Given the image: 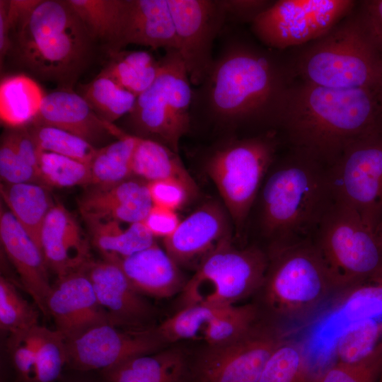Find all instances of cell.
Masks as SVG:
<instances>
[{"mask_svg": "<svg viewBox=\"0 0 382 382\" xmlns=\"http://www.w3.org/2000/svg\"><path fill=\"white\" fill-rule=\"evenodd\" d=\"M210 72L192 87L190 131L198 125L229 134L244 127L277 129L294 81L280 51L226 25Z\"/></svg>", "mask_w": 382, "mask_h": 382, "instance_id": "obj_1", "label": "cell"}, {"mask_svg": "<svg viewBox=\"0 0 382 382\" xmlns=\"http://www.w3.org/2000/svg\"><path fill=\"white\" fill-rule=\"evenodd\" d=\"M382 125V105L372 89H338L294 82L278 127L291 150L330 166L353 141Z\"/></svg>", "mask_w": 382, "mask_h": 382, "instance_id": "obj_2", "label": "cell"}, {"mask_svg": "<svg viewBox=\"0 0 382 382\" xmlns=\"http://www.w3.org/2000/svg\"><path fill=\"white\" fill-rule=\"evenodd\" d=\"M10 39L16 64L59 88H72L92 62L96 42L66 0H40Z\"/></svg>", "mask_w": 382, "mask_h": 382, "instance_id": "obj_3", "label": "cell"}, {"mask_svg": "<svg viewBox=\"0 0 382 382\" xmlns=\"http://www.w3.org/2000/svg\"><path fill=\"white\" fill-rule=\"evenodd\" d=\"M286 61L293 79L319 86L378 91L382 79V47L359 1L328 33L299 47Z\"/></svg>", "mask_w": 382, "mask_h": 382, "instance_id": "obj_4", "label": "cell"}, {"mask_svg": "<svg viewBox=\"0 0 382 382\" xmlns=\"http://www.w3.org/2000/svg\"><path fill=\"white\" fill-rule=\"evenodd\" d=\"M332 202L327 167L291 150L261 190L260 226L270 250L312 239Z\"/></svg>", "mask_w": 382, "mask_h": 382, "instance_id": "obj_5", "label": "cell"}, {"mask_svg": "<svg viewBox=\"0 0 382 382\" xmlns=\"http://www.w3.org/2000/svg\"><path fill=\"white\" fill-rule=\"evenodd\" d=\"M255 294L262 316L276 323L312 311L335 291L312 239L270 250Z\"/></svg>", "mask_w": 382, "mask_h": 382, "instance_id": "obj_6", "label": "cell"}, {"mask_svg": "<svg viewBox=\"0 0 382 382\" xmlns=\"http://www.w3.org/2000/svg\"><path fill=\"white\" fill-rule=\"evenodd\" d=\"M153 83L137 97L125 122L134 135L159 142L178 154L180 139L190 132L192 86L177 50L160 59Z\"/></svg>", "mask_w": 382, "mask_h": 382, "instance_id": "obj_7", "label": "cell"}, {"mask_svg": "<svg viewBox=\"0 0 382 382\" xmlns=\"http://www.w3.org/2000/svg\"><path fill=\"white\" fill-rule=\"evenodd\" d=\"M312 240L335 291L347 290L382 271L376 233L341 203L332 202Z\"/></svg>", "mask_w": 382, "mask_h": 382, "instance_id": "obj_8", "label": "cell"}, {"mask_svg": "<svg viewBox=\"0 0 382 382\" xmlns=\"http://www.w3.org/2000/svg\"><path fill=\"white\" fill-rule=\"evenodd\" d=\"M275 131L225 138L207 154L205 168L238 229H241L275 156Z\"/></svg>", "mask_w": 382, "mask_h": 382, "instance_id": "obj_9", "label": "cell"}, {"mask_svg": "<svg viewBox=\"0 0 382 382\" xmlns=\"http://www.w3.org/2000/svg\"><path fill=\"white\" fill-rule=\"evenodd\" d=\"M268 260V253L259 247L237 248L229 236L225 237L186 282L180 293L179 309L192 304L231 306L255 295L263 282Z\"/></svg>", "mask_w": 382, "mask_h": 382, "instance_id": "obj_10", "label": "cell"}, {"mask_svg": "<svg viewBox=\"0 0 382 382\" xmlns=\"http://www.w3.org/2000/svg\"><path fill=\"white\" fill-rule=\"evenodd\" d=\"M327 176L332 200L376 233L382 221V125L350 143L327 167Z\"/></svg>", "mask_w": 382, "mask_h": 382, "instance_id": "obj_11", "label": "cell"}, {"mask_svg": "<svg viewBox=\"0 0 382 382\" xmlns=\"http://www.w3.org/2000/svg\"><path fill=\"white\" fill-rule=\"evenodd\" d=\"M286 340L276 323L262 318L240 337L206 345L190 357L189 382H257L269 358Z\"/></svg>", "mask_w": 382, "mask_h": 382, "instance_id": "obj_12", "label": "cell"}, {"mask_svg": "<svg viewBox=\"0 0 382 382\" xmlns=\"http://www.w3.org/2000/svg\"><path fill=\"white\" fill-rule=\"evenodd\" d=\"M352 0H277L251 24L263 46L277 51L301 47L325 35L356 7Z\"/></svg>", "mask_w": 382, "mask_h": 382, "instance_id": "obj_13", "label": "cell"}, {"mask_svg": "<svg viewBox=\"0 0 382 382\" xmlns=\"http://www.w3.org/2000/svg\"><path fill=\"white\" fill-rule=\"evenodd\" d=\"M166 345L156 327L127 330L104 323L66 340V368L83 372L100 371L134 357L158 352Z\"/></svg>", "mask_w": 382, "mask_h": 382, "instance_id": "obj_14", "label": "cell"}, {"mask_svg": "<svg viewBox=\"0 0 382 382\" xmlns=\"http://www.w3.org/2000/svg\"><path fill=\"white\" fill-rule=\"evenodd\" d=\"M179 52L193 87L200 85L212 67L213 47L226 25L220 0H168Z\"/></svg>", "mask_w": 382, "mask_h": 382, "instance_id": "obj_15", "label": "cell"}, {"mask_svg": "<svg viewBox=\"0 0 382 382\" xmlns=\"http://www.w3.org/2000/svg\"><path fill=\"white\" fill-rule=\"evenodd\" d=\"M85 268L110 324L127 330L149 328L154 308L132 284L117 260L89 261Z\"/></svg>", "mask_w": 382, "mask_h": 382, "instance_id": "obj_16", "label": "cell"}, {"mask_svg": "<svg viewBox=\"0 0 382 382\" xmlns=\"http://www.w3.org/2000/svg\"><path fill=\"white\" fill-rule=\"evenodd\" d=\"M85 267L58 277L46 300L47 316H52L55 330L65 340L96 325L109 323Z\"/></svg>", "mask_w": 382, "mask_h": 382, "instance_id": "obj_17", "label": "cell"}, {"mask_svg": "<svg viewBox=\"0 0 382 382\" xmlns=\"http://www.w3.org/2000/svg\"><path fill=\"white\" fill-rule=\"evenodd\" d=\"M32 123L65 130L94 146L108 137L118 139L124 132L98 117L83 97L72 88H59L45 94Z\"/></svg>", "mask_w": 382, "mask_h": 382, "instance_id": "obj_18", "label": "cell"}, {"mask_svg": "<svg viewBox=\"0 0 382 382\" xmlns=\"http://www.w3.org/2000/svg\"><path fill=\"white\" fill-rule=\"evenodd\" d=\"M0 240L24 289L39 311L47 316L46 300L52 289L48 267L40 246L10 211L1 210Z\"/></svg>", "mask_w": 382, "mask_h": 382, "instance_id": "obj_19", "label": "cell"}, {"mask_svg": "<svg viewBox=\"0 0 382 382\" xmlns=\"http://www.w3.org/2000/svg\"><path fill=\"white\" fill-rule=\"evenodd\" d=\"M131 44L178 50L168 0H125L120 35L112 54Z\"/></svg>", "mask_w": 382, "mask_h": 382, "instance_id": "obj_20", "label": "cell"}, {"mask_svg": "<svg viewBox=\"0 0 382 382\" xmlns=\"http://www.w3.org/2000/svg\"><path fill=\"white\" fill-rule=\"evenodd\" d=\"M40 248L48 268L58 277L90 261L88 242L80 225L60 204H54L45 218Z\"/></svg>", "mask_w": 382, "mask_h": 382, "instance_id": "obj_21", "label": "cell"}, {"mask_svg": "<svg viewBox=\"0 0 382 382\" xmlns=\"http://www.w3.org/2000/svg\"><path fill=\"white\" fill-rule=\"evenodd\" d=\"M229 236L223 210L207 204L180 221L175 231L163 239L165 250L178 264L201 260L223 238Z\"/></svg>", "mask_w": 382, "mask_h": 382, "instance_id": "obj_22", "label": "cell"}, {"mask_svg": "<svg viewBox=\"0 0 382 382\" xmlns=\"http://www.w3.org/2000/svg\"><path fill=\"white\" fill-rule=\"evenodd\" d=\"M85 221L115 219L132 224L144 220L153 207L147 183L126 180L110 186H96L79 202Z\"/></svg>", "mask_w": 382, "mask_h": 382, "instance_id": "obj_23", "label": "cell"}, {"mask_svg": "<svg viewBox=\"0 0 382 382\" xmlns=\"http://www.w3.org/2000/svg\"><path fill=\"white\" fill-rule=\"evenodd\" d=\"M117 260L134 287L144 296L168 298L180 293L187 282L178 265L156 243Z\"/></svg>", "mask_w": 382, "mask_h": 382, "instance_id": "obj_24", "label": "cell"}, {"mask_svg": "<svg viewBox=\"0 0 382 382\" xmlns=\"http://www.w3.org/2000/svg\"><path fill=\"white\" fill-rule=\"evenodd\" d=\"M190 357L179 347H166L98 371L102 382H189Z\"/></svg>", "mask_w": 382, "mask_h": 382, "instance_id": "obj_25", "label": "cell"}, {"mask_svg": "<svg viewBox=\"0 0 382 382\" xmlns=\"http://www.w3.org/2000/svg\"><path fill=\"white\" fill-rule=\"evenodd\" d=\"M132 171L149 182L173 180L183 183L195 196L197 187L178 154L156 141L134 136Z\"/></svg>", "mask_w": 382, "mask_h": 382, "instance_id": "obj_26", "label": "cell"}, {"mask_svg": "<svg viewBox=\"0 0 382 382\" xmlns=\"http://www.w3.org/2000/svg\"><path fill=\"white\" fill-rule=\"evenodd\" d=\"M95 247L103 258L118 260L149 248L155 242L154 236L142 221L129 224L115 219L86 221Z\"/></svg>", "mask_w": 382, "mask_h": 382, "instance_id": "obj_27", "label": "cell"}, {"mask_svg": "<svg viewBox=\"0 0 382 382\" xmlns=\"http://www.w3.org/2000/svg\"><path fill=\"white\" fill-rule=\"evenodd\" d=\"M1 194L16 221L40 248L41 230L54 205L47 187L36 183H4Z\"/></svg>", "mask_w": 382, "mask_h": 382, "instance_id": "obj_28", "label": "cell"}, {"mask_svg": "<svg viewBox=\"0 0 382 382\" xmlns=\"http://www.w3.org/2000/svg\"><path fill=\"white\" fill-rule=\"evenodd\" d=\"M45 93L24 74L4 78L0 85V117L10 129L26 127L36 117Z\"/></svg>", "mask_w": 382, "mask_h": 382, "instance_id": "obj_29", "label": "cell"}, {"mask_svg": "<svg viewBox=\"0 0 382 382\" xmlns=\"http://www.w3.org/2000/svg\"><path fill=\"white\" fill-rule=\"evenodd\" d=\"M110 57L100 74L110 78L137 97L153 83L160 69V59L148 51L122 50Z\"/></svg>", "mask_w": 382, "mask_h": 382, "instance_id": "obj_30", "label": "cell"}, {"mask_svg": "<svg viewBox=\"0 0 382 382\" xmlns=\"http://www.w3.org/2000/svg\"><path fill=\"white\" fill-rule=\"evenodd\" d=\"M96 42L110 54L119 37L125 0H66Z\"/></svg>", "mask_w": 382, "mask_h": 382, "instance_id": "obj_31", "label": "cell"}, {"mask_svg": "<svg viewBox=\"0 0 382 382\" xmlns=\"http://www.w3.org/2000/svg\"><path fill=\"white\" fill-rule=\"evenodd\" d=\"M134 135L125 132L120 138L97 149L91 163L92 185L110 186L122 183L132 174Z\"/></svg>", "mask_w": 382, "mask_h": 382, "instance_id": "obj_32", "label": "cell"}, {"mask_svg": "<svg viewBox=\"0 0 382 382\" xmlns=\"http://www.w3.org/2000/svg\"><path fill=\"white\" fill-rule=\"evenodd\" d=\"M81 95L98 117L112 124L131 112L137 99L112 79L100 74L83 86Z\"/></svg>", "mask_w": 382, "mask_h": 382, "instance_id": "obj_33", "label": "cell"}, {"mask_svg": "<svg viewBox=\"0 0 382 382\" xmlns=\"http://www.w3.org/2000/svg\"><path fill=\"white\" fill-rule=\"evenodd\" d=\"M226 307L190 305L179 309L156 328L166 344L202 339L204 328Z\"/></svg>", "mask_w": 382, "mask_h": 382, "instance_id": "obj_34", "label": "cell"}, {"mask_svg": "<svg viewBox=\"0 0 382 382\" xmlns=\"http://www.w3.org/2000/svg\"><path fill=\"white\" fill-rule=\"evenodd\" d=\"M310 371L306 349L286 340L269 358L257 382H311Z\"/></svg>", "mask_w": 382, "mask_h": 382, "instance_id": "obj_35", "label": "cell"}, {"mask_svg": "<svg viewBox=\"0 0 382 382\" xmlns=\"http://www.w3.org/2000/svg\"><path fill=\"white\" fill-rule=\"evenodd\" d=\"M262 318L256 303L226 307L204 328L202 340L217 345L236 339L248 331Z\"/></svg>", "mask_w": 382, "mask_h": 382, "instance_id": "obj_36", "label": "cell"}, {"mask_svg": "<svg viewBox=\"0 0 382 382\" xmlns=\"http://www.w3.org/2000/svg\"><path fill=\"white\" fill-rule=\"evenodd\" d=\"M28 128L40 149L86 164L91 163L98 148L85 139L54 127L31 123Z\"/></svg>", "mask_w": 382, "mask_h": 382, "instance_id": "obj_37", "label": "cell"}, {"mask_svg": "<svg viewBox=\"0 0 382 382\" xmlns=\"http://www.w3.org/2000/svg\"><path fill=\"white\" fill-rule=\"evenodd\" d=\"M39 175L40 181L48 186L69 187L92 184L89 164L52 152L40 153Z\"/></svg>", "mask_w": 382, "mask_h": 382, "instance_id": "obj_38", "label": "cell"}, {"mask_svg": "<svg viewBox=\"0 0 382 382\" xmlns=\"http://www.w3.org/2000/svg\"><path fill=\"white\" fill-rule=\"evenodd\" d=\"M39 312L13 283L0 277V327L9 334L38 325Z\"/></svg>", "mask_w": 382, "mask_h": 382, "instance_id": "obj_39", "label": "cell"}, {"mask_svg": "<svg viewBox=\"0 0 382 382\" xmlns=\"http://www.w3.org/2000/svg\"><path fill=\"white\" fill-rule=\"evenodd\" d=\"M66 360L64 336L56 330L43 327L37 352L33 382H59Z\"/></svg>", "mask_w": 382, "mask_h": 382, "instance_id": "obj_40", "label": "cell"}, {"mask_svg": "<svg viewBox=\"0 0 382 382\" xmlns=\"http://www.w3.org/2000/svg\"><path fill=\"white\" fill-rule=\"evenodd\" d=\"M43 327L9 334L7 349L15 376V382H33L37 352Z\"/></svg>", "mask_w": 382, "mask_h": 382, "instance_id": "obj_41", "label": "cell"}, {"mask_svg": "<svg viewBox=\"0 0 382 382\" xmlns=\"http://www.w3.org/2000/svg\"><path fill=\"white\" fill-rule=\"evenodd\" d=\"M382 352L354 364L335 362L311 382H376Z\"/></svg>", "mask_w": 382, "mask_h": 382, "instance_id": "obj_42", "label": "cell"}, {"mask_svg": "<svg viewBox=\"0 0 382 382\" xmlns=\"http://www.w3.org/2000/svg\"><path fill=\"white\" fill-rule=\"evenodd\" d=\"M0 175L7 184L40 181L37 173L21 156L6 132L0 146Z\"/></svg>", "mask_w": 382, "mask_h": 382, "instance_id": "obj_43", "label": "cell"}, {"mask_svg": "<svg viewBox=\"0 0 382 382\" xmlns=\"http://www.w3.org/2000/svg\"><path fill=\"white\" fill-rule=\"evenodd\" d=\"M153 205L174 210L181 207L192 196L187 187L173 180H161L147 183Z\"/></svg>", "mask_w": 382, "mask_h": 382, "instance_id": "obj_44", "label": "cell"}, {"mask_svg": "<svg viewBox=\"0 0 382 382\" xmlns=\"http://www.w3.org/2000/svg\"><path fill=\"white\" fill-rule=\"evenodd\" d=\"M225 11L226 24H251L274 2L269 0H220Z\"/></svg>", "mask_w": 382, "mask_h": 382, "instance_id": "obj_45", "label": "cell"}, {"mask_svg": "<svg viewBox=\"0 0 382 382\" xmlns=\"http://www.w3.org/2000/svg\"><path fill=\"white\" fill-rule=\"evenodd\" d=\"M180 221L175 211L153 205L142 222L154 237L164 239L175 231Z\"/></svg>", "mask_w": 382, "mask_h": 382, "instance_id": "obj_46", "label": "cell"}, {"mask_svg": "<svg viewBox=\"0 0 382 382\" xmlns=\"http://www.w3.org/2000/svg\"><path fill=\"white\" fill-rule=\"evenodd\" d=\"M367 15L382 47V0L359 1Z\"/></svg>", "mask_w": 382, "mask_h": 382, "instance_id": "obj_47", "label": "cell"}, {"mask_svg": "<svg viewBox=\"0 0 382 382\" xmlns=\"http://www.w3.org/2000/svg\"><path fill=\"white\" fill-rule=\"evenodd\" d=\"M10 29L7 18V1H0V61L1 66L11 49Z\"/></svg>", "mask_w": 382, "mask_h": 382, "instance_id": "obj_48", "label": "cell"}, {"mask_svg": "<svg viewBox=\"0 0 382 382\" xmlns=\"http://www.w3.org/2000/svg\"><path fill=\"white\" fill-rule=\"evenodd\" d=\"M63 373L59 382H102L99 376H93L91 372L68 370Z\"/></svg>", "mask_w": 382, "mask_h": 382, "instance_id": "obj_49", "label": "cell"}, {"mask_svg": "<svg viewBox=\"0 0 382 382\" xmlns=\"http://www.w3.org/2000/svg\"><path fill=\"white\" fill-rule=\"evenodd\" d=\"M376 235L382 248V221L376 231Z\"/></svg>", "mask_w": 382, "mask_h": 382, "instance_id": "obj_50", "label": "cell"}, {"mask_svg": "<svg viewBox=\"0 0 382 382\" xmlns=\"http://www.w3.org/2000/svg\"><path fill=\"white\" fill-rule=\"evenodd\" d=\"M378 96L381 104L382 105V79H381L380 86H379L378 89Z\"/></svg>", "mask_w": 382, "mask_h": 382, "instance_id": "obj_51", "label": "cell"}, {"mask_svg": "<svg viewBox=\"0 0 382 382\" xmlns=\"http://www.w3.org/2000/svg\"><path fill=\"white\" fill-rule=\"evenodd\" d=\"M376 382H382V362L381 364Z\"/></svg>", "mask_w": 382, "mask_h": 382, "instance_id": "obj_52", "label": "cell"}, {"mask_svg": "<svg viewBox=\"0 0 382 382\" xmlns=\"http://www.w3.org/2000/svg\"><path fill=\"white\" fill-rule=\"evenodd\" d=\"M1 382H6L5 380V377L3 376V378H1Z\"/></svg>", "mask_w": 382, "mask_h": 382, "instance_id": "obj_53", "label": "cell"}]
</instances>
